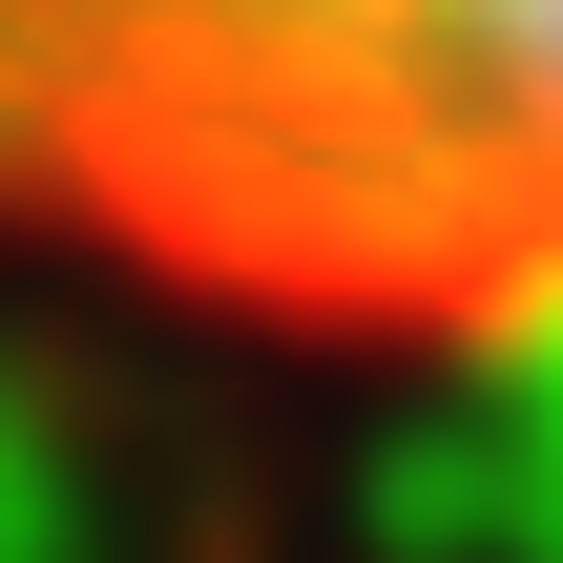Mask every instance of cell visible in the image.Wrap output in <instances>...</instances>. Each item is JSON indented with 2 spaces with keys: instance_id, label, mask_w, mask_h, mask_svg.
Listing matches in <instances>:
<instances>
[{
  "instance_id": "6da1fadb",
  "label": "cell",
  "mask_w": 563,
  "mask_h": 563,
  "mask_svg": "<svg viewBox=\"0 0 563 563\" xmlns=\"http://www.w3.org/2000/svg\"><path fill=\"white\" fill-rule=\"evenodd\" d=\"M0 292L230 355H563V0H0Z\"/></svg>"
}]
</instances>
